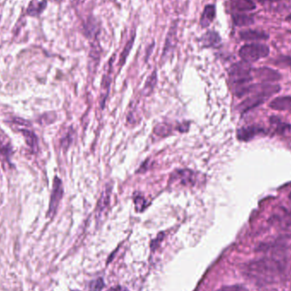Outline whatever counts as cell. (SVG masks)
<instances>
[{
	"label": "cell",
	"mask_w": 291,
	"mask_h": 291,
	"mask_svg": "<svg viewBox=\"0 0 291 291\" xmlns=\"http://www.w3.org/2000/svg\"><path fill=\"white\" fill-rule=\"evenodd\" d=\"M216 17V7L215 5H207L204 8L201 18H200V25L202 28H207L211 24L212 22Z\"/></svg>",
	"instance_id": "obj_5"
},
{
	"label": "cell",
	"mask_w": 291,
	"mask_h": 291,
	"mask_svg": "<svg viewBox=\"0 0 291 291\" xmlns=\"http://www.w3.org/2000/svg\"><path fill=\"white\" fill-rule=\"evenodd\" d=\"M110 191L109 187H107V189L105 190V192L102 193L99 202H98V205H97V209L99 213L104 211L105 209H107L108 204L110 203Z\"/></svg>",
	"instance_id": "obj_10"
},
{
	"label": "cell",
	"mask_w": 291,
	"mask_h": 291,
	"mask_svg": "<svg viewBox=\"0 0 291 291\" xmlns=\"http://www.w3.org/2000/svg\"><path fill=\"white\" fill-rule=\"evenodd\" d=\"M217 291H248V289L242 285H231V286L223 287Z\"/></svg>",
	"instance_id": "obj_16"
},
{
	"label": "cell",
	"mask_w": 291,
	"mask_h": 291,
	"mask_svg": "<svg viewBox=\"0 0 291 291\" xmlns=\"http://www.w3.org/2000/svg\"><path fill=\"white\" fill-rule=\"evenodd\" d=\"M134 204L137 206V211H142L146 208V200L141 195H138L137 198H134Z\"/></svg>",
	"instance_id": "obj_14"
},
{
	"label": "cell",
	"mask_w": 291,
	"mask_h": 291,
	"mask_svg": "<svg viewBox=\"0 0 291 291\" xmlns=\"http://www.w3.org/2000/svg\"><path fill=\"white\" fill-rule=\"evenodd\" d=\"M201 42L204 46L206 47H212L216 46L221 42L219 35L217 34V32H208L202 37Z\"/></svg>",
	"instance_id": "obj_6"
},
{
	"label": "cell",
	"mask_w": 291,
	"mask_h": 291,
	"mask_svg": "<svg viewBox=\"0 0 291 291\" xmlns=\"http://www.w3.org/2000/svg\"><path fill=\"white\" fill-rule=\"evenodd\" d=\"M173 180H177L180 184L192 186L195 183V174L189 169H182L174 174Z\"/></svg>",
	"instance_id": "obj_4"
},
{
	"label": "cell",
	"mask_w": 291,
	"mask_h": 291,
	"mask_svg": "<svg viewBox=\"0 0 291 291\" xmlns=\"http://www.w3.org/2000/svg\"><path fill=\"white\" fill-rule=\"evenodd\" d=\"M46 6H47V1L46 0H43L41 2L38 3L32 1L29 6H28L27 13H28V15H32V16H37V15H40L45 10Z\"/></svg>",
	"instance_id": "obj_7"
},
{
	"label": "cell",
	"mask_w": 291,
	"mask_h": 291,
	"mask_svg": "<svg viewBox=\"0 0 291 291\" xmlns=\"http://www.w3.org/2000/svg\"><path fill=\"white\" fill-rule=\"evenodd\" d=\"M134 36L131 37L130 40L128 41L127 44L125 45V48L123 50L122 54L120 55V65L123 66L124 63H125V61H126V58H127L128 55H129L130 50H131L132 46H133V44H134Z\"/></svg>",
	"instance_id": "obj_12"
},
{
	"label": "cell",
	"mask_w": 291,
	"mask_h": 291,
	"mask_svg": "<svg viewBox=\"0 0 291 291\" xmlns=\"http://www.w3.org/2000/svg\"><path fill=\"white\" fill-rule=\"evenodd\" d=\"M285 265L283 260L266 257L247 264L244 274L261 284H271L281 278L285 271Z\"/></svg>",
	"instance_id": "obj_1"
},
{
	"label": "cell",
	"mask_w": 291,
	"mask_h": 291,
	"mask_svg": "<svg viewBox=\"0 0 291 291\" xmlns=\"http://www.w3.org/2000/svg\"><path fill=\"white\" fill-rule=\"evenodd\" d=\"M63 196V182L58 177H55L53 182V190L50 197V208L48 211V217H53L56 212L61 199Z\"/></svg>",
	"instance_id": "obj_3"
},
{
	"label": "cell",
	"mask_w": 291,
	"mask_h": 291,
	"mask_svg": "<svg viewBox=\"0 0 291 291\" xmlns=\"http://www.w3.org/2000/svg\"><path fill=\"white\" fill-rule=\"evenodd\" d=\"M103 287H104V282L102 279H98L90 283V289L91 291H99Z\"/></svg>",
	"instance_id": "obj_15"
},
{
	"label": "cell",
	"mask_w": 291,
	"mask_h": 291,
	"mask_svg": "<svg viewBox=\"0 0 291 291\" xmlns=\"http://www.w3.org/2000/svg\"><path fill=\"white\" fill-rule=\"evenodd\" d=\"M110 84H111V79H110L109 75H106L102 81V93H101V106L102 108L104 107L107 95L109 92Z\"/></svg>",
	"instance_id": "obj_8"
},
{
	"label": "cell",
	"mask_w": 291,
	"mask_h": 291,
	"mask_svg": "<svg viewBox=\"0 0 291 291\" xmlns=\"http://www.w3.org/2000/svg\"><path fill=\"white\" fill-rule=\"evenodd\" d=\"M232 8L237 10H249L254 8V5L249 0H232Z\"/></svg>",
	"instance_id": "obj_11"
},
{
	"label": "cell",
	"mask_w": 291,
	"mask_h": 291,
	"mask_svg": "<svg viewBox=\"0 0 291 291\" xmlns=\"http://www.w3.org/2000/svg\"><path fill=\"white\" fill-rule=\"evenodd\" d=\"M108 291H127L126 289H122V288H120V287H117V288H114V289H111L110 290Z\"/></svg>",
	"instance_id": "obj_18"
},
{
	"label": "cell",
	"mask_w": 291,
	"mask_h": 291,
	"mask_svg": "<svg viewBox=\"0 0 291 291\" xmlns=\"http://www.w3.org/2000/svg\"><path fill=\"white\" fill-rule=\"evenodd\" d=\"M21 131L25 137L26 142L28 143V146L32 148V151L36 152L37 149V138L34 133L27 130V129H22Z\"/></svg>",
	"instance_id": "obj_9"
},
{
	"label": "cell",
	"mask_w": 291,
	"mask_h": 291,
	"mask_svg": "<svg viewBox=\"0 0 291 291\" xmlns=\"http://www.w3.org/2000/svg\"><path fill=\"white\" fill-rule=\"evenodd\" d=\"M268 54V49L262 45H244L239 51V55L246 62H255Z\"/></svg>",
	"instance_id": "obj_2"
},
{
	"label": "cell",
	"mask_w": 291,
	"mask_h": 291,
	"mask_svg": "<svg viewBox=\"0 0 291 291\" xmlns=\"http://www.w3.org/2000/svg\"><path fill=\"white\" fill-rule=\"evenodd\" d=\"M156 81H157V75H156V72H154L147 79V82H146V85H145L146 92H152L153 88H154L155 84H156Z\"/></svg>",
	"instance_id": "obj_13"
},
{
	"label": "cell",
	"mask_w": 291,
	"mask_h": 291,
	"mask_svg": "<svg viewBox=\"0 0 291 291\" xmlns=\"http://www.w3.org/2000/svg\"><path fill=\"white\" fill-rule=\"evenodd\" d=\"M71 142H72V137L68 134L65 138H63V142H62V146L63 147H68Z\"/></svg>",
	"instance_id": "obj_17"
}]
</instances>
